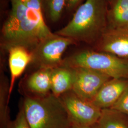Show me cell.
<instances>
[{
	"label": "cell",
	"instance_id": "cell-20",
	"mask_svg": "<svg viewBox=\"0 0 128 128\" xmlns=\"http://www.w3.org/2000/svg\"><path fill=\"white\" fill-rule=\"evenodd\" d=\"M69 128H89V127L82 126H80L76 124H73Z\"/></svg>",
	"mask_w": 128,
	"mask_h": 128
},
{
	"label": "cell",
	"instance_id": "cell-17",
	"mask_svg": "<svg viewBox=\"0 0 128 128\" xmlns=\"http://www.w3.org/2000/svg\"><path fill=\"white\" fill-rule=\"evenodd\" d=\"M6 128H31L25 114L22 104L15 119L10 121Z\"/></svg>",
	"mask_w": 128,
	"mask_h": 128
},
{
	"label": "cell",
	"instance_id": "cell-11",
	"mask_svg": "<svg viewBox=\"0 0 128 128\" xmlns=\"http://www.w3.org/2000/svg\"><path fill=\"white\" fill-rule=\"evenodd\" d=\"M6 50L9 54L8 63L10 74L9 94L10 96L16 79L23 73L28 65L32 63L33 56L32 51L23 46H12Z\"/></svg>",
	"mask_w": 128,
	"mask_h": 128
},
{
	"label": "cell",
	"instance_id": "cell-12",
	"mask_svg": "<svg viewBox=\"0 0 128 128\" xmlns=\"http://www.w3.org/2000/svg\"><path fill=\"white\" fill-rule=\"evenodd\" d=\"M75 78L74 68L61 65L52 69L51 76V93L60 97L72 91Z\"/></svg>",
	"mask_w": 128,
	"mask_h": 128
},
{
	"label": "cell",
	"instance_id": "cell-23",
	"mask_svg": "<svg viewBox=\"0 0 128 128\" xmlns=\"http://www.w3.org/2000/svg\"><path fill=\"white\" fill-rule=\"evenodd\" d=\"M107 0L108 2H110L111 1V0Z\"/></svg>",
	"mask_w": 128,
	"mask_h": 128
},
{
	"label": "cell",
	"instance_id": "cell-15",
	"mask_svg": "<svg viewBox=\"0 0 128 128\" xmlns=\"http://www.w3.org/2000/svg\"><path fill=\"white\" fill-rule=\"evenodd\" d=\"M98 125L100 128H128V122L122 114L111 109H102Z\"/></svg>",
	"mask_w": 128,
	"mask_h": 128
},
{
	"label": "cell",
	"instance_id": "cell-4",
	"mask_svg": "<svg viewBox=\"0 0 128 128\" xmlns=\"http://www.w3.org/2000/svg\"><path fill=\"white\" fill-rule=\"evenodd\" d=\"M62 65L90 69L111 78L128 79V60L99 51L84 50L64 58Z\"/></svg>",
	"mask_w": 128,
	"mask_h": 128
},
{
	"label": "cell",
	"instance_id": "cell-19",
	"mask_svg": "<svg viewBox=\"0 0 128 128\" xmlns=\"http://www.w3.org/2000/svg\"><path fill=\"white\" fill-rule=\"evenodd\" d=\"M82 0H68L67 7L69 10L76 8Z\"/></svg>",
	"mask_w": 128,
	"mask_h": 128
},
{
	"label": "cell",
	"instance_id": "cell-1",
	"mask_svg": "<svg viewBox=\"0 0 128 128\" xmlns=\"http://www.w3.org/2000/svg\"><path fill=\"white\" fill-rule=\"evenodd\" d=\"M10 0L12 10L2 30L1 46L5 50L12 46H23L32 51L53 34L45 22L42 4L36 0L26 5L18 0Z\"/></svg>",
	"mask_w": 128,
	"mask_h": 128
},
{
	"label": "cell",
	"instance_id": "cell-13",
	"mask_svg": "<svg viewBox=\"0 0 128 128\" xmlns=\"http://www.w3.org/2000/svg\"><path fill=\"white\" fill-rule=\"evenodd\" d=\"M108 27L128 28V0H111Z\"/></svg>",
	"mask_w": 128,
	"mask_h": 128
},
{
	"label": "cell",
	"instance_id": "cell-2",
	"mask_svg": "<svg viewBox=\"0 0 128 128\" xmlns=\"http://www.w3.org/2000/svg\"><path fill=\"white\" fill-rule=\"evenodd\" d=\"M107 0H86L66 26L55 33L76 42L96 43L108 28Z\"/></svg>",
	"mask_w": 128,
	"mask_h": 128
},
{
	"label": "cell",
	"instance_id": "cell-10",
	"mask_svg": "<svg viewBox=\"0 0 128 128\" xmlns=\"http://www.w3.org/2000/svg\"><path fill=\"white\" fill-rule=\"evenodd\" d=\"M128 87V79L111 78L98 92L92 102L102 110L109 109Z\"/></svg>",
	"mask_w": 128,
	"mask_h": 128
},
{
	"label": "cell",
	"instance_id": "cell-14",
	"mask_svg": "<svg viewBox=\"0 0 128 128\" xmlns=\"http://www.w3.org/2000/svg\"><path fill=\"white\" fill-rule=\"evenodd\" d=\"M4 68H0V128H6L10 121L9 107L10 81L5 74Z\"/></svg>",
	"mask_w": 128,
	"mask_h": 128
},
{
	"label": "cell",
	"instance_id": "cell-8",
	"mask_svg": "<svg viewBox=\"0 0 128 128\" xmlns=\"http://www.w3.org/2000/svg\"><path fill=\"white\" fill-rule=\"evenodd\" d=\"M96 45V50L128 60V28H107Z\"/></svg>",
	"mask_w": 128,
	"mask_h": 128
},
{
	"label": "cell",
	"instance_id": "cell-16",
	"mask_svg": "<svg viewBox=\"0 0 128 128\" xmlns=\"http://www.w3.org/2000/svg\"><path fill=\"white\" fill-rule=\"evenodd\" d=\"M67 3L68 0H42L48 17L54 22L61 18Z\"/></svg>",
	"mask_w": 128,
	"mask_h": 128
},
{
	"label": "cell",
	"instance_id": "cell-3",
	"mask_svg": "<svg viewBox=\"0 0 128 128\" xmlns=\"http://www.w3.org/2000/svg\"><path fill=\"white\" fill-rule=\"evenodd\" d=\"M23 107L31 128H69L73 122L60 97L25 96Z\"/></svg>",
	"mask_w": 128,
	"mask_h": 128
},
{
	"label": "cell",
	"instance_id": "cell-22",
	"mask_svg": "<svg viewBox=\"0 0 128 128\" xmlns=\"http://www.w3.org/2000/svg\"><path fill=\"white\" fill-rule=\"evenodd\" d=\"M20 0V2H22L23 4H26L30 0Z\"/></svg>",
	"mask_w": 128,
	"mask_h": 128
},
{
	"label": "cell",
	"instance_id": "cell-18",
	"mask_svg": "<svg viewBox=\"0 0 128 128\" xmlns=\"http://www.w3.org/2000/svg\"><path fill=\"white\" fill-rule=\"evenodd\" d=\"M109 109L128 115V87L119 100Z\"/></svg>",
	"mask_w": 128,
	"mask_h": 128
},
{
	"label": "cell",
	"instance_id": "cell-9",
	"mask_svg": "<svg viewBox=\"0 0 128 128\" xmlns=\"http://www.w3.org/2000/svg\"><path fill=\"white\" fill-rule=\"evenodd\" d=\"M51 68H38L24 78L22 89L25 96L41 97L51 93Z\"/></svg>",
	"mask_w": 128,
	"mask_h": 128
},
{
	"label": "cell",
	"instance_id": "cell-5",
	"mask_svg": "<svg viewBox=\"0 0 128 128\" xmlns=\"http://www.w3.org/2000/svg\"><path fill=\"white\" fill-rule=\"evenodd\" d=\"M73 40L53 33L40 41L32 51V63L38 68H54L62 65L63 55Z\"/></svg>",
	"mask_w": 128,
	"mask_h": 128
},
{
	"label": "cell",
	"instance_id": "cell-7",
	"mask_svg": "<svg viewBox=\"0 0 128 128\" xmlns=\"http://www.w3.org/2000/svg\"><path fill=\"white\" fill-rule=\"evenodd\" d=\"M74 68L75 78L72 91L78 96L87 101H92L102 86L111 79L104 74L90 69Z\"/></svg>",
	"mask_w": 128,
	"mask_h": 128
},
{
	"label": "cell",
	"instance_id": "cell-21",
	"mask_svg": "<svg viewBox=\"0 0 128 128\" xmlns=\"http://www.w3.org/2000/svg\"><path fill=\"white\" fill-rule=\"evenodd\" d=\"M89 128H100L99 127V125H98V124L97 123L96 124H94V125H92L91 126H90V127H89Z\"/></svg>",
	"mask_w": 128,
	"mask_h": 128
},
{
	"label": "cell",
	"instance_id": "cell-6",
	"mask_svg": "<svg viewBox=\"0 0 128 128\" xmlns=\"http://www.w3.org/2000/svg\"><path fill=\"white\" fill-rule=\"evenodd\" d=\"M73 124L90 127L97 124L102 110L91 101L83 99L72 91L60 97Z\"/></svg>",
	"mask_w": 128,
	"mask_h": 128
}]
</instances>
